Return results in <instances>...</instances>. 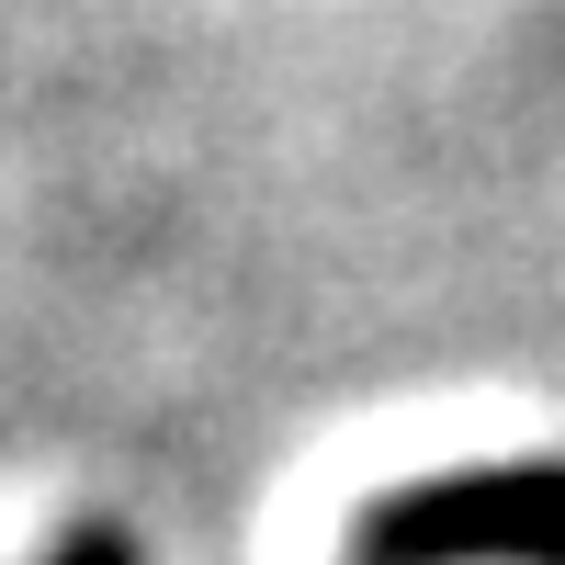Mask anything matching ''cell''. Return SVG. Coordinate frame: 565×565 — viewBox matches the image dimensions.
Returning <instances> with one entry per match:
<instances>
[{
    "label": "cell",
    "instance_id": "7a4b0ae2",
    "mask_svg": "<svg viewBox=\"0 0 565 565\" xmlns=\"http://www.w3.org/2000/svg\"><path fill=\"white\" fill-rule=\"evenodd\" d=\"M34 565H136V543H125L114 521H68V532H57V543H45Z\"/></svg>",
    "mask_w": 565,
    "mask_h": 565
},
{
    "label": "cell",
    "instance_id": "6da1fadb",
    "mask_svg": "<svg viewBox=\"0 0 565 565\" xmlns=\"http://www.w3.org/2000/svg\"><path fill=\"white\" fill-rule=\"evenodd\" d=\"M351 565H565V463H452L362 498Z\"/></svg>",
    "mask_w": 565,
    "mask_h": 565
}]
</instances>
